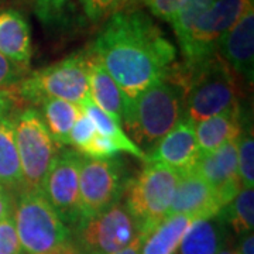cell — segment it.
Here are the masks:
<instances>
[{"label": "cell", "instance_id": "cell-11", "mask_svg": "<svg viewBox=\"0 0 254 254\" xmlns=\"http://www.w3.org/2000/svg\"><path fill=\"white\" fill-rule=\"evenodd\" d=\"M82 157L75 150H64L47 174L41 192L65 225L75 226L79 212V170Z\"/></svg>", "mask_w": 254, "mask_h": 254}, {"label": "cell", "instance_id": "cell-19", "mask_svg": "<svg viewBox=\"0 0 254 254\" xmlns=\"http://www.w3.org/2000/svg\"><path fill=\"white\" fill-rule=\"evenodd\" d=\"M227 229L218 215L196 219L182 237L174 254H218L226 246Z\"/></svg>", "mask_w": 254, "mask_h": 254}, {"label": "cell", "instance_id": "cell-2", "mask_svg": "<svg viewBox=\"0 0 254 254\" xmlns=\"http://www.w3.org/2000/svg\"><path fill=\"white\" fill-rule=\"evenodd\" d=\"M168 76L182 88L185 119L195 125L240 106L243 83L218 54L195 65L175 64Z\"/></svg>", "mask_w": 254, "mask_h": 254}, {"label": "cell", "instance_id": "cell-36", "mask_svg": "<svg viewBox=\"0 0 254 254\" xmlns=\"http://www.w3.org/2000/svg\"><path fill=\"white\" fill-rule=\"evenodd\" d=\"M235 252L237 254H254V236L253 232L245 233L242 236H239Z\"/></svg>", "mask_w": 254, "mask_h": 254}, {"label": "cell", "instance_id": "cell-21", "mask_svg": "<svg viewBox=\"0 0 254 254\" xmlns=\"http://www.w3.org/2000/svg\"><path fill=\"white\" fill-rule=\"evenodd\" d=\"M0 185L7 190H21L23 177L20 168L13 119L0 118Z\"/></svg>", "mask_w": 254, "mask_h": 254}, {"label": "cell", "instance_id": "cell-31", "mask_svg": "<svg viewBox=\"0 0 254 254\" xmlns=\"http://www.w3.org/2000/svg\"><path fill=\"white\" fill-rule=\"evenodd\" d=\"M27 69L11 63L9 58L0 54V91L13 89L23 79Z\"/></svg>", "mask_w": 254, "mask_h": 254}, {"label": "cell", "instance_id": "cell-34", "mask_svg": "<svg viewBox=\"0 0 254 254\" xmlns=\"http://www.w3.org/2000/svg\"><path fill=\"white\" fill-rule=\"evenodd\" d=\"M14 210V203L10 196V192L0 185V220L11 218Z\"/></svg>", "mask_w": 254, "mask_h": 254}, {"label": "cell", "instance_id": "cell-22", "mask_svg": "<svg viewBox=\"0 0 254 254\" xmlns=\"http://www.w3.org/2000/svg\"><path fill=\"white\" fill-rule=\"evenodd\" d=\"M81 108L82 112L93 122L96 131L103 137L109 138L110 141L118 147L119 151H125L127 154L134 155L141 161L147 163V153H144L130 137L127 136L118 120H115L106 112L100 109L99 106H96L91 100V98L85 100L81 105Z\"/></svg>", "mask_w": 254, "mask_h": 254}, {"label": "cell", "instance_id": "cell-30", "mask_svg": "<svg viewBox=\"0 0 254 254\" xmlns=\"http://www.w3.org/2000/svg\"><path fill=\"white\" fill-rule=\"evenodd\" d=\"M0 254H24L13 216L0 220Z\"/></svg>", "mask_w": 254, "mask_h": 254}, {"label": "cell", "instance_id": "cell-13", "mask_svg": "<svg viewBox=\"0 0 254 254\" xmlns=\"http://www.w3.org/2000/svg\"><path fill=\"white\" fill-rule=\"evenodd\" d=\"M237 143L239 140L230 141L213 153L200 155L193 167V170L218 193L223 208L235 199V196L242 190Z\"/></svg>", "mask_w": 254, "mask_h": 254}, {"label": "cell", "instance_id": "cell-26", "mask_svg": "<svg viewBox=\"0 0 254 254\" xmlns=\"http://www.w3.org/2000/svg\"><path fill=\"white\" fill-rule=\"evenodd\" d=\"M239 175L242 188L254 187V138L253 127L245 128L237 143Z\"/></svg>", "mask_w": 254, "mask_h": 254}, {"label": "cell", "instance_id": "cell-38", "mask_svg": "<svg viewBox=\"0 0 254 254\" xmlns=\"http://www.w3.org/2000/svg\"><path fill=\"white\" fill-rule=\"evenodd\" d=\"M218 254H237V253L235 252V249H232V247H229V246H225V247H223Z\"/></svg>", "mask_w": 254, "mask_h": 254}, {"label": "cell", "instance_id": "cell-3", "mask_svg": "<svg viewBox=\"0 0 254 254\" xmlns=\"http://www.w3.org/2000/svg\"><path fill=\"white\" fill-rule=\"evenodd\" d=\"M184 118V91L167 76L140 93L136 99L127 102L123 123L141 150H153Z\"/></svg>", "mask_w": 254, "mask_h": 254}, {"label": "cell", "instance_id": "cell-16", "mask_svg": "<svg viewBox=\"0 0 254 254\" xmlns=\"http://www.w3.org/2000/svg\"><path fill=\"white\" fill-rule=\"evenodd\" d=\"M0 54L28 69L33 55L31 30L27 20L17 10H0Z\"/></svg>", "mask_w": 254, "mask_h": 254}, {"label": "cell", "instance_id": "cell-9", "mask_svg": "<svg viewBox=\"0 0 254 254\" xmlns=\"http://www.w3.org/2000/svg\"><path fill=\"white\" fill-rule=\"evenodd\" d=\"M127 182L125 165L120 158H82L78 222L92 218L119 202L125 193Z\"/></svg>", "mask_w": 254, "mask_h": 254}, {"label": "cell", "instance_id": "cell-23", "mask_svg": "<svg viewBox=\"0 0 254 254\" xmlns=\"http://www.w3.org/2000/svg\"><path fill=\"white\" fill-rule=\"evenodd\" d=\"M40 106L41 118L53 138L60 144L69 145V134L76 119L81 116V106L61 99H47Z\"/></svg>", "mask_w": 254, "mask_h": 254}, {"label": "cell", "instance_id": "cell-6", "mask_svg": "<svg viewBox=\"0 0 254 254\" xmlns=\"http://www.w3.org/2000/svg\"><path fill=\"white\" fill-rule=\"evenodd\" d=\"M181 173L167 165L147 163L125 190V205L136 220L140 236H145L168 216Z\"/></svg>", "mask_w": 254, "mask_h": 254}, {"label": "cell", "instance_id": "cell-14", "mask_svg": "<svg viewBox=\"0 0 254 254\" xmlns=\"http://www.w3.org/2000/svg\"><path fill=\"white\" fill-rule=\"evenodd\" d=\"M216 54L226 65L243 79L246 86H252L254 73V7L220 40Z\"/></svg>", "mask_w": 254, "mask_h": 254}, {"label": "cell", "instance_id": "cell-33", "mask_svg": "<svg viewBox=\"0 0 254 254\" xmlns=\"http://www.w3.org/2000/svg\"><path fill=\"white\" fill-rule=\"evenodd\" d=\"M69 0H36V14L43 23H50L63 13Z\"/></svg>", "mask_w": 254, "mask_h": 254}, {"label": "cell", "instance_id": "cell-32", "mask_svg": "<svg viewBox=\"0 0 254 254\" xmlns=\"http://www.w3.org/2000/svg\"><path fill=\"white\" fill-rule=\"evenodd\" d=\"M185 1L187 0H143V4L150 9L155 17L171 23Z\"/></svg>", "mask_w": 254, "mask_h": 254}, {"label": "cell", "instance_id": "cell-24", "mask_svg": "<svg viewBox=\"0 0 254 254\" xmlns=\"http://www.w3.org/2000/svg\"><path fill=\"white\" fill-rule=\"evenodd\" d=\"M220 220L225 223L226 229L233 230L236 236L253 232L254 226V190L253 188H242L229 202L225 208L218 213Z\"/></svg>", "mask_w": 254, "mask_h": 254}, {"label": "cell", "instance_id": "cell-37", "mask_svg": "<svg viewBox=\"0 0 254 254\" xmlns=\"http://www.w3.org/2000/svg\"><path fill=\"white\" fill-rule=\"evenodd\" d=\"M140 249H141V236H138L131 245H128L123 250L115 254H140Z\"/></svg>", "mask_w": 254, "mask_h": 254}, {"label": "cell", "instance_id": "cell-7", "mask_svg": "<svg viewBox=\"0 0 254 254\" xmlns=\"http://www.w3.org/2000/svg\"><path fill=\"white\" fill-rule=\"evenodd\" d=\"M140 236L136 220L119 200L100 213L78 222L71 232L75 254H115Z\"/></svg>", "mask_w": 254, "mask_h": 254}, {"label": "cell", "instance_id": "cell-27", "mask_svg": "<svg viewBox=\"0 0 254 254\" xmlns=\"http://www.w3.org/2000/svg\"><path fill=\"white\" fill-rule=\"evenodd\" d=\"M81 3L88 17L100 21L122 11L137 9V6L143 4V0H81Z\"/></svg>", "mask_w": 254, "mask_h": 254}, {"label": "cell", "instance_id": "cell-29", "mask_svg": "<svg viewBox=\"0 0 254 254\" xmlns=\"http://www.w3.org/2000/svg\"><path fill=\"white\" fill-rule=\"evenodd\" d=\"M118 153V147L113 144L109 138L103 137L98 131L89 141V144L81 151V154L85 155V158H92V160H108V158L116 157Z\"/></svg>", "mask_w": 254, "mask_h": 254}, {"label": "cell", "instance_id": "cell-25", "mask_svg": "<svg viewBox=\"0 0 254 254\" xmlns=\"http://www.w3.org/2000/svg\"><path fill=\"white\" fill-rule=\"evenodd\" d=\"M216 0H187L184 3L178 14L171 21L175 37L181 46L182 43L188 38L195 23L200 18V16L215 3Z\"/></svg>", "mask_w": 254, "mask_h": 254}, {"label": "cell", "instance_id": "cell-39", "mask_svg": "<svg viewBox=\"0 0 254 254\" xmlns=\"http://www.w3.org/2000/svg\"><path fill=\"white\" fill-rule=\"evenodd\" d=\"M54 254H75V253H73L72 247L69 246V247H66L65 250H63V252H60V253H54Z\"/></svg>", "mask_w": 254, "mask_h": 254}, {"label": "cell", "instance_id": "cell-12", "mask_svg": "<svg viewBox=\"0 0 254 254\" xmlns=\"http://www.w3.org/2000/svg\"><path fill=\"white\" fill-rule=\"evenodd\" d=\"M223 208L218 193L193 168L181 173L180 181L174 192L168 216L182 215L196 219L216 216Z\"/></svg>", "mask_w": 254, "mask_h": 254}, {"label": "cell", "instance_id": "cell-4", "mask_svg": "<svg viewBox=\"0 0 254 254\" xmlns=\"http://www.w3.org/2000/svg\"><path fill=\"white\" fill-rule=\"evenodd\" d=\"M11 91L18 102L41 105L47 99H61L81 106L89 98V51L24 75Z\"/></svg>", "mask_w": 254, "mask_h": 254}, {"label": "cell", "instance_id": "cell-1", "mask_svg": "<svg viewBox=\"0 0 254 254\" xmlns=\"http://www.w3.org/2000/svg\"><path fill=\"white\" fill-rule=\"evenodd\" d=\"M91 51L118 83L127 102L165 79L177 64L175 47L138 9L108 18Z\"/></svg>", "mask_w": 254, "mask_h": 254}, {"label": "cell", "instance_id": "cell-20", "mask_svg": "<svg viewBox=\"0 0 254 254\" xmlns=\"http://www.w3.org/2000/svg\"><path fill=\"white\" fill-rule=\"evenodd\" d=\"M193 220L182 215L167 216L145 236H141L140 254H174Z\"/></svg>", "mask_w": 254, "mask_h": 254}, {"label": "cell", "instance_id": "cell-18", "mask_svg": "<svg viewBox=\"0 0 254 254\" xmlns=\"http://www.w3.org/2000/svg\"><path fill=\"white\" fill-rule=\"evenodd\" d=\"M89 98L103 112L123 125L127 106L126 96L105 69L96 55L89 50Z\"/></svg>", "mask_w": 254, "mask_h": 254}, {"label": "cell", "instance_id": "cell-8", "mask_svg": "<svg viewBox=\"0 0 254 254\" xmlns=\"http://www.w3.org/2000/svg\"><path fill=\"white\" fill-rule=\"evenodd\" d=\"M23 190H41L47 174L60 154L40 112L26 109L13 119Z\"/></svg>", "mask_w": 254, "mask_h": 254}, {"label": "cell", "instance_id": "cell-28", "mask_svg": "<svg viewBox=\"0 0 254 254\" xmlns=\"http://www.w3.org/2000/svg\"><path fill=\"white\" fill-rule=\"evenodd\" d=\"M95 134H96V127L93 125V122L82 112L81 116L76 119L72 130H71L69 145H73L76 148L75 151L81 153L82 150L89 144V141Z\"/></svg>", "mask_w": 254, "mask_h": 254}, {"label": "cell", "instance_id": "cell-10", "mask_svg": "<svg viewBox=\"0 0 254 254\" xmlns=\"http://www.w3.org/2000/svg\"><path fill=\"white\" fill-rule=\"evenodd\" d=\"M254 7V0H216L195 23L181 51L185 65H195L216 54L220 40L246 11Z\"/></svg>", "mask_w": 254, "mask_h": 254}, {"label": "cell", "instance_id": "cell-17", "mask_svg": "<svg viewBox=\"0 0 254 254\" xmlns=\"http://www.w3.org/2000/svg\"><path fill=\"white\" fill-rule=\"evenodd\" d=\"M243 130V115L240 106L196 123L195 136L200 155L213 153L222 145L239 140Z\"/></svg>", "mask_w": 254, "mask_h": 254}, {"label": "cell", "instance_id": "cell-35", "mask_svg": "<svg viewBox=\"0 0 254 254\" xmlns=\"http://www.w3.org/2000/svg\"><path fill=\"white\" fill-rule=\"evenodd\" d=\"M18 103L17 98L14 96V93L11 89L7 91H0V118H4L10 113V110L13 109V106Z\"/></svg>", "mask_w": 254, "mask_h": 254}, {"label": "cell", "instance_id": "cell-15", "mask_svg": "<svg viewBox=\"0 0 254 254\" xmlns=\"http://www.w3.org/2000/svg\"><path fill=\"white\" fill-rule=\"evenodd\" d=\"M199 157L200 153L195 136V123L184 118L155 144L151 153L147 154V163L163 164L184 173L192 170Z\"/></svg>", "mask_w": 254, "mask_h": 254}, {"label": "cell", "instance_id": "cell-5", "mask_svg": "<svg viewBox=\"0 0 254 254\" xmlns=\"http://www.w3.org/2000/svg\"><path fill=\"white\" fill-rule=\"evenodd\" d=\"M18 240L27 254H54L69 247L71 229L41 190H21L13 210Z\"/></svg>", "mask_w": 254, "mask_h": 254}]
</instances>
